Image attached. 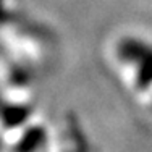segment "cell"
Returning <instances> with one entry per match:
<instances>
[{
  "mask_svg": "<svg viewBox=\"0 0 152 152\" xmlns=\"http://www.w3.org/2000/svg\"><path fill=\"white\" fill-rule=\"evenodd\" d=\"M115 55L133 70L136 88L146 91L152 88V42L137 36H125L115 45Z\"/></svg>",
  "mask_w": 152,
  "mask_h": 152,
  "instance_id": "obj_1",
  "label": "cell"
}]
</instances>
